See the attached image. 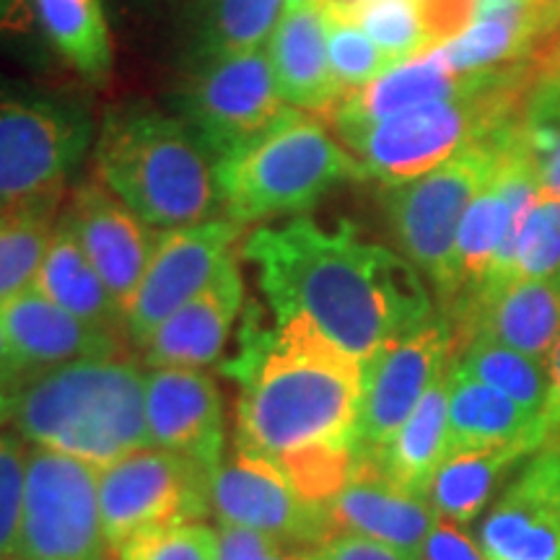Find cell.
<instances>
[{
	"mask_svg": "<svg viewBox=\"0 0 560 560\" xmlns=\"http://www.w3.org/2000/svg\"><path fill=\"white\" fill-rule=\"evenodd\" d=\"M433 47L467 30L478 16V0H416Z\"/></svg>",
	"mask_w": 560,
	"mask_h": 560,
	"instance_id": "f35d334b",
	"label": "cell"
},
{
	"mask_svg": "<svg viewBox=\"0 0 560 560\" xmlns=\"http://www.w3.org/2000/svg\"><path fill=\"white\" fill-rule=\"evenodd\" d=\"M454 369L503 392L522 408L540 416L548 395V363L488 338H470L454 350Z\"/></svg>",
	"mask_w": 560,
	"mask_h": 560,
	"instance_id": "4dcf8cb0",
	"label": "cell"
},
{
	"mask_svg": "<svg viewBox=\"0 0 560 560\" xmlns=\"http://www.w3.org/2000/svg\"><path fill=\"white\" fill-rule=\"evenodd\" d=\"M514 128V125H511ZM480 140L416 179L384 185V213L402 257L436 289L441 304L452 296V262L459 223L501 164L511 132Z\"/></svg>",
	"mask_w": 560,
	"mask_h": 560,
	"instance_id": "52a82bcc",
	"label": "cell"
},
{
	"mask_svg": "<svg viewBox=\"0 0 560 560\" xmlns=\"http://www.w3.org/2000/svg\"><path fill=\"white\" fill-rule=\"evenodd\" d=\"M210 478L200 462L161 446H143L100 470L102 527L117 560L145 532L200 522L210 514Z\"/></svg>",
	"mask_w": 560,
	"mask_h": 560,
	"instance_id": "9c48e42d",
	"label": "cell"
},
{
	"mask_svg": "<svg viewBox=\"0 0 560 560\" xmlns=\"http://www.w3.org/2000/svg\"><path fill=\"white\" fill-rule=\"evenodd\" d=\"M560 280V200L540 195L516 229L511 278Z\"/></svg>",
	"mask_w": 560,
	"mask_h": 560,
	"instance_id": "836d02e7",
	"label": "cell"
},
{
	"mask_svg": "<svg viewBox=\"0 0 560 560\" xmlns=\"http://www.w3.org/2000/svg\"><path fill=\"white\" fill-rule=\"evenodd\" d=\"M283 9L285 0H208L200 58L262 50L285 13Z\"/></svg>",
	"mask_w": 560,
	"mask_h": 560,
	"instance_id": "d6a6232c",
	"label": "cell"
},
{
	"mask_svg": "<svg viewBox=\"0 0 560 560\" xmlns=\"http://www.w3.org/2000/svg\"><path fill=\"white\" fill-rule=\"evenodd\" d=\"M21 9H24V0H0V30L11 26L21 16Z\"/></svg>",
	"mask_w": 560,
	"mask_h": 560,
	"instance_id": "bcb514c9",
	"label": "cell"
},
{
	"mask_svg": "<svg viewBox=\"0 0 560 560\" xmlns=\"http://www.w3.org/2000/svg\"><path fill=\"white\" fill-rule=\"evenodd\" d=\"M420 560H488V556L467 527L439 520L431 535L425 537Z\"/></svg>",
	"mask_w": 560,
	"mask_h": 560,
	"instance_id": "60d3db41",
	"label": "cell"
},
{
	"mask_svg": "<svg viewBox=\"0 0 560 560\" xmlns=\"http://www.w3.org/2000/svg\"><path fill=\"white\" fill-rule=\"evenodd\" d=\"M478 542L488 560H560V441L524 462L482 516Z\"/></svg>",
	"mask_w": 560,
	"mask_h": 560,
	"instance_id": "9a60e30c",
	"label": "cell"
},
{
	"mask_svg": "<svg viewBox=\"0 0 560 560\" xmlns=\"http://www.w3.org/2000/svg\"><path fill=\"white\" fill-rule=\"evenodd\" d=\"M0 560H26V558H21V556H5V558H0Z\"/></svg>",
	"mask_w": 560,
	"mask_h": 560,
	"instance_id": "f907efd6",
	"label": "cell"
},
{
	"mask_svg": "<svg viewBox=\"0 0 560 560\" xmlns=\"http://www.w3.org/2000/svg\"><path fill=\"white\" fill-rule=\"evenodd\" d=\"M89 140L79 104L0 89V208L60 198Z\"/></svg>",
	"mask_w": 560,
	"mask_h": 560,
	"instance_id": "ba28073f",
	"label": "cell"
},
{
	"mask_svg": "<svg viewBox=\"0 0 560 560\" xmlns=\"http://www.w3.org/2000/svg\"><path fill=\"white\" fill-rule=\"evenodd\" d=\"M0 322H3L13 355L26 371V380L39 371L66 366L73 361L115 359L120 350L117 335L96 330L73 317L34 285L0 304Z\"/></svg>",
	"mask_w": 560,
	"mask_h": 560,
	"instance_id": "7402d4cb",
	"label": "cell"
},
{
	"mask_svg": "<svg viewBox=\"0 0 560 560\" xmlns=\"http://www.w3.org/2000/svg\"><path fill=\"white\" fill-rule=\"evenodd\" d=\"M532 68L537 70V75H560V26L532 52Z\"/></svg>",
	"mask_w": 560,
	"mask_h": 560,
	"instance_id": "f6af8a7d",
	"label": "cell"
},
{
	"mask_svg": "<svg viewBox=\"0 0 560 560\" xmlns=\"http://www.w3.org/2000/svg\"><path fill=\"white\" fill-rule=\"evenodd\" d=\"M60 219L75 234L125 317L132 293L149 268L159 234L102 179L81 185Z\"/></svg>",
	"mask_w": 560,
	"mask_h": 560,
	"instance_id": "e0dca14e",
	"label": "cell"
},
{
	"mask_svg": "<svg viewBox=\"0 0 560 560\" xmlns=\"http://www.w3.org/2000/svg\"><path fill=\"white\" fill-rule=\"evenodd\" d=\"M540 423H542L545 439H548L545 444H550V441H560V335L548 359V395H545V402L540 410Z\"/></svg>",
	"mask_w": 560,
	"mask_h": 560,
	"instance_id": "7bdbcfd3",
	"label": "cell"
},
{
	"mask_svg": "<svg viewBox=\"0 0 560 560\" xmlns=\"http://www.w3.org/2000/svg\"><path fill=\"white\" fill-rule=\"evenodd\" d=\"M322 13H325L327 26V55H330V68L335 81H338V86L342 89V94L363 89L366 83L380 79L392 62L384 58L380 47H376L369 34L361 30L359 19L332 11Z\"/></svg>",
	"mask_w": 560,
	"mask_h": 560,
	"instance_id": "d590c367",
	"label": "cell"
},
{
	"mask_svg": "<svg viewBox=\"0 0 560 560\" xmlns=\"http://www.w3.org/2000/svg\"><path fill=\"white\" fill-rule=\"evenodd\" d=\"M58 200L0 208V304L30 291L58 229Z\"/></svg>",
	"mask_w": 560,
	"mask_h": 560,
	"instance_id": "f1b7e54d",
	"label": "cell"
},
{
	"mask_svg": "<svg viewBox=\"0 0 560 560\" xmlns=\"http://www.w3.org/2000/svg\"><path fill=\"white\" fill-rule=\"evenodd\" d=\"M219 529L202 522L145 532L117 552V560H215Z\"/></svg>",
	"mask_w": 560,
	"mask_h": 560,
	"instance_id": "74e56055",
	"label": "cell"
},
{
	"mask_svg": "<svg viewBox=\"0 0 560 560\" xmlns=\"http://www.w3.org/2000/svg\"><path fill=\"white\" fill-rule=\"evenodd\" d=\"M16 556L26 560H115L102 527L100 470L30 446Z\"/></svg>",
	"mask_w": 560,
	"mask_h": 560,
	"instance_id": "30bf717a",
	"label": "cell"
},
{
	"mask_svg": "<svg viewBox=\"0 0 560 560\" xmlns=\"http://www.w3.org/2000/svg\"><path fill=\"white\" fill-rule=\"evenodd\" d=\"M34 19L70 66L102 83L112 70V39L102 0H30Z\"/></svg>",
	"mask_w": 560,
	"mask_h": 560,
	"instance_id": "83f0119b",
	"label": "cell"
},
{
	"mask_svg": "<svg viewBox=\"0 0 560 560\" xmlns=\"http://www.w3.org/2000/svg\"><path fill=\"white\" fill-rule=\"evenodd\" d=\"M446 319L452 322L454 350L470 338H488L548 363L560 335V280H506Z\"/></svg>",
	"mask_w": 560,
	"mask_h": 560,
	"instance_id": "ac0fdd59",
	"label": "cell"
},
{
	"mask_svg": "<svg viewBox=\"0 0 560 560\" xmlns=\"http://www.w3.org/2000/svg\"><path fill=\"white\" fill-rule=\"evenodd\" d=\"M268 58L289 107L332 112L342 100L327 55V26L319 5L289 9L280 16L268 42Z\"/></svg>",
	"mask_w": 560,
	"mask_h": 560,
	"instance_id": "603a6c76",
	"label": "cell"
},
{
	"mask_svg": "<svg viewBox=\"0 0 560 560\" xmlns=\"http://www.w3.org/2000/svg\"><path fill=\"white\" fill-rule=\"evenodd\" d=\"M355 19L392 66L433 50L416 0H366Z\"/></svg>",
	"mask_w": 560,
	"mask_h": 560,
	"instance_id": "e575fe53",
	"label": "cell"
},
{
	"mask_svg": "<svg viewBox=\"0 0 560 560\" xmlns=\"http://www.w3.org/2000/svg\"><path fill=\"white\" fill-rule=\"evenodd\" d=\"M537 47V34L511 21L478 16L457 37L439 45L436 50L454 73H486L524 66Z\"/></svg>",
	"mask_w": 560,
	"mask_h": 560,
	"instance_id": "1f68e13d",
	"label": "cell"
},
{
	"mask_svg": "<svg viewBox=\"0 0 560 560\" xmlns=\"http://www.w3.org/2000/svg\"><path fill=\"white\" fill-rule=\"evenodd\" d=\"M335 535H361L420 556L439 514L425 495L392 482L369 454L359 452L353 478L327 503Z\"/></svg>",
	"mask_w": 560,
	"mask_h": 560,
	"instance_id": "d6986e66",
	"label": "cell"
},
{
	"mask_svg": "<svg viewBox=\"0 0 560 560\" xmlns=\"http://www.w3.org/2000/svg\"><path fill=\"white\" fill-rule=\"evenodd\" d=\"M509 68L486 70V73H454L441 58L436 47L418 58L389 66L380 79L366 83L363 89L348 91L330 112L335 130L361 128L400 115L405 109L420 107V104L457 100V96L472 94L499 81Z\"/></svg>",
	"mask_w": 560,
	"mask_h": 560,
	"instance_id": "44dd1931",
	"label": "cell"
},
{
	"mask_svg": "<svg viewBox=\"0 0 560 560\" xmlns=\"http://www.w3.org/2000/svg\"><path fill=\"white\" fill-rule=\"evenodd\" d=\"M11 412H13V397L0 395V429L5 423H11Z\"/></svg>",
	"mask_w": 560,
	"mask_h": 560,
	"instance_id": "c3c4849f",
	"label": "cell"
},
{
	"mask_svg": "<svg viewBox=\"0 0 560 560\" xmlns=\"http://www.w3.org/2000/svg\"><path fill=\"white\" fill-rule=\"evenodd\" d=\"M312 560H420V556L369 540V537L340 532L325 545H319L317 550H312Z\"/></svg>",
	"mask_w": 560,
	"mask_h": 560,
	"instance_id": "ab89813d",
	"label": "cell"
},
{
	"mask_svg": "<svg viewBox=\"0 0 560 560\" xmlns=\"http://www.w3.org/2000/svg\"><path fill=\"white\" fill-rule=\"evenodd\" d=\"M242 223L210 219L185 229L159 231V242L125 310V332L143 348L166 317L200 293L221 265L236 255Z\"/></svg>",
	"mask_w": 560,
	"mask_h": 560,
	"instance_id": "5bb4252c",
	"label": "cell"
},
{
	"mask_svg": "<svg viewBox=\"0 0 560 560\" xmlns=\"http://www.w3.org/2000/svg\"><path fill=\"white\" fill-rule=\"evenodd\" d=\"M219 524L268 535L280 548L317 550L335 537L330 511L299 495L276 465L231 444L210 478Z\"/></svg>",
	"mask_w": 560,
	"mask_h": 560,
	"instance_id": "4fadbf2b",
	"label": "cell"
},
{
	"mask_svg": "<svg viewBox=\"0 0 560 560\" xmlns=\"http://www.w3.org/2000/svg\"><path fill=\"white\" fill-rule=\"evenodd\" d=\"M454 359V330L444 314H431L400 338L384 342L361 363V408L355 450L380 452L423 400Z\"/></svg>",
	"mask_w": 560,
	"mask_h": 560,
	"instance_id": "7c38bea8",
	"label": "cell"
},
{
	"mask_svg": "<svg viewBox=\"0 0 560 560\" xmlns=\"http://www.w3.org/2000/svg\"><path fill=\"white\" fill-rule=\"evenodd\" d=\"M100 179L151 229L221 219L215 161L190 125L130 104L109 109L96 136Z\"/></svg>",
	"mask_w": 560,
	"mask_h": 560,
	"instance_id": "277c9868",
	"label": "cell"
},
{
	"mask_svg": "<svg viewBox=\"0 0 560 560\" xmlns=\"http://www.w3.org/2000/svg\"><path fill=\"white\" fill-rule=\"evenodd\" d=\"M236 382L234 446L276 465L314 450H355L361 361L299 314L265 325L252 301L240 350L223 363Z\"/></svg>",
	"mask_w": 560,
	"mask_h": 560,
	"instance_id": "7a4b0ae2",
	"label": "cell"
},
{
	"mask_svg": "<svg viewBox=\"0 0 560 560\" xmlns=\"http://www.w3.org/2000/svg\"><path fill=\"white\" fill-rule=\"evenodd\" d=\"M244 304V280L231 255L200 293L166 317L143 346L149 369H202L221 359Z\"/></svg>",
	"mask_w": 560,
	"mask_h": 560,
	"instance_id": "ffe728a7",
	"label": "cell"
},
{
	"mask_svg": "<svg viewBox=\"0 0 560 560\" xmlns=\"http://www.w3.org/2000/svg\"><path fill=\"white\" fill-rule=\"evenodd\" d=\"M11 423L32 446L102 470L151 446L145 374L117 355L39 371L13 397Z\"/></svg>",
	"mask_w": 560,
	"mask_h": 560,
	"instance_id": "3957f363",
	"label": "cell"
},
{
	"mask_svg": "<svg viewBox=\"0 0 560 560\" xmlns=\"http://www.w3.org/2000/svg\"><path fill=\"white\" fill-rule=\"evenodd\" d=\"M272 317H306L361 363L433 314L423 278L402 255L363 242L348 221L310 215L252 231L242 247Z\"/></svg>",
	"mask_w": 560,
	"mask_h": 560,
	"instance_id": "6da1fadb",
	"label": "cell"
},
{
	"mask_svg": "<svg viewBox=\"0 0 560 560\" xmlns=\"http://www.w3.org/2000/svg\"><path fill=\"white\" fill-rule=\"evenodd\" d=\"M272 560H312V550H296V548H280Z\"/></svg>",
	"mask_w": 560,
	"mask_h": 560,
	"instance_id": "7dc6e473",
	"label": "cell"
},
{
	"mask_svg": "<svg viewBox=\"0 0 560 560\" xmlns=\"http://www.w3.org/2000/svg\"><path fill=\"white\" fill-rule=\"evenodd\" d=\"M540 446H545L542 441L524 439L501 446L450 452L431 478L425 499L436 509L439 520L470 527L475 520H480L503 478Z\"/></svg>",
	"mask_w": 560,
	"mask_h": 560,
	"instance_id": "cb8c5ba5",
	"label": "cell"
},
{
	"mask_svg": "<svg viewBox=\"0 0 560 560\" xmlns=\"http://www.w3.org/2000/svg\"><path fill=\"white\" fill-rule=\"evenodd\" d=\"M317 5V0H285V11L289 9H301V5Z\"/></svg>",
	"mask_w": 560,
	"mask_h": 560,
	"instance_id": "681fc988",
	"label": "cell"
},
{
	"mask_svg": "<svg viewBox=\"0 0 560 560\" xmlns=\"http://www.w3.org/2000/svg\"><path fill=\"white\" fill-rule=\"evenodd\" d=\"M24 382H26V371L21 369L16 355H13L11 342L5 338L3 322H0V395L16 397V392Z\"/></svg>",
	"mask_w": 560,
	"mask_h": 560,
	"instance_id": "ee69618b",
	"label": "cell"
},
{
	"mask_svg": "<svg viewBox=\"0 0 560 560\" xmlns=\"http://www.w3.org/2000/svg\"><path fill=\"white\" fill-rule=\"evenodd\" d=\"M179 109L213 161L276 128L293 112L280 96L265 50L202 55L182 89Z\"/></svg>",
	"mask_w": 560,
	"mask_h": 560,
	"instance_id": "8fae6325",
	"label": "cell"
},
{
	"mask_svg": "<svg viewBox=\"0 0 560 560\" xmlns=\"http://www.w3.org/2000/svg\"><path fill=\"white\" fill-rule=\"evenodd\" d=\"M145 425L151 446L190 457L210 472L226 454L223 397L202 369H149Z\"/></svg>",
	"mask_w": 560,
	"mask_h": 560,
	"instance_id": "2e32d148",
	"label": "cell"
},
{
	"mask_svg": "<svg viewBox=\"0 0 560 560\" xmlns=\"http://www.w3.org/2000/svg\"><path fill=\"white\" fill-rule=\"evenodd\" d=\"M514 145L545 198L560 200V75H537L524 94Z\"/></svg>",
	"mask_w": 560,
	"mask_h": 560,
	"instance_id": "f546056e",
	"label": "cell"
},
{
	"mask_svg": "<svg viewBox=\"0 0 560 560\" xmlns=\"http://www.w3.org/2000/svg\"><path fill=\"white\" fill-rule=\"evenodd\" d=\"M280 545L268 535L244 527H219V556L215 560H272Z\"/></svg>",
	"mask_w": 560,
	"mask_h": 560,
	"instance_id": "b9f144b4",
	"label": "cell"
},
{
	"mask_svg": "<svg viewBox=\"0 0 560 560\" xmlns=\"http://www.w3.org/2000/svg\"><path fill=\"white\" fill-rule=\"evenodd\" d=\"M535 79L537 70L524 62L472 94L420 104L387 120L342 128L338 136L359 161L363 179L397 185L511 128Z\"/></svg>",
	"mask_w": 560,
	"mask_h": 560,
	"instance_id": "5b68a950",
	"label": "cell"
},
{
	"mask_svg": "<svg viewBox=\"0 0 560 560\" xmlns=\"http://www.w3.org/2000/svg\"><path fill=\"white\" fill-rule=\"evenodd\" d=\"M342 179H363L359 161L301 109L215 161L223 213L242 226L304 213Z\"/></svg>",
	"mask_w": 560,
	"mask_h": 560,
	"instance_id": "8992f818",
	"label": "cell"
},
{
	"mask_svg": "<svg viewBox=\"0 0 560 560\" xmlns=\"http://www.w3.org/2000/svg\"><path fill=\"white\" fill-rule=\"evenodd\" d=\"M545 439L540 416L522 408L503 392L450 369V452L501 446L511 441Z\"/></svg>",
	"mask_w": 560,
	"mask_h": 560,
	"instance_id": "484cf974",
	"label": "cell"
},
{
	"mask_svg": "<svg viewBox=\"0 0 560 560\" xmlns=\"http://www.w3.org/2000/svg\"><path fill=\"white\" fill-rule=\"evenodd\" d=\"M30 441L19 431L0 429V558L16 556L24 516Z\"/></svg>",
	"mask_w": 560,
	"mask_h": 560,
	"instance_id": "8d00e7d4",
	"label": "cell"
},
{
	"mask_svg": "<svg viewBox=\"0 0 560 560\" xmlns=\"http://www.w3.org/2000/svg\"><path fill=\"white\" fill-rule=\"evenodd\" d=\"M34 289L96 330L112 335L125 330L120 304L62 219H58V229H55L39 276L34 280Z\"/></svg>",
	"mask_w": 560,
	"mask_h": 560,
	"instance_id": "4316f807",
	"label": "cell"
},
{
	"mask_svg": "<svg viewBox=\"0 0 560 560\" xmlns=\"http://www.w3.org/2000/svg\"><path fill=\"white\" fill-rule=\"evenodd\" d=\"M450 369L425 392L400 431L369 454L392 482L418 495L429 493L431 478L450 454Z\"/></svg>",
	"mask_w": 560,
	"mask_h": 560,
	"instance_id": "d4e9b609",
	"label": "cell"
}]
</instances>
